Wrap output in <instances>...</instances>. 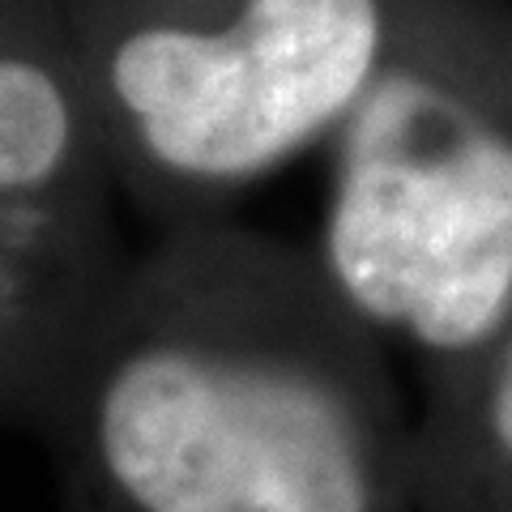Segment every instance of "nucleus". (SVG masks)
Returning <instances> with one entry per match:
<instances>
[{
  "label": "nucleus",
  "mask_w": 512,
  "mask_h": 512,
  "mask_svg": "<svg viewBox=\"0 0 512 512\" xmlns=\"http://www.w3.org/2000/svg\"><path fill=\"white\" fill-rule=\"evenodd\" d=\"M64 47L124 214L231 218L325 146L384 47V0H60Z\"/></svg>",
  "instance_id": "7ed1b4c3"
},
{
  "label": "nucleus",
  "mask_w": 512,
  "mask_h": 512,
  "mask_svg": "<svg viewBox=\"0 0 512 512\" xmlns=\"http://www.w3.org/2000/svg\"><path fill=\"white\" fill-rule=\"evenodd\" d=\"M414 512H512V312L483 350L423 376Z\"/></svg>",
  "instance_id": "39448f33"
},
{
  "label": "nucleus",
  "mask_w": 512,
  "mask_h": 512,
  "mask_svg": "<svg viewBox=\"0 0 512 512\" xmlns=\"http://www.w3.org/2000/svg\"><path fill=\"white\" fill-rule=\"evenodd\" d=\"M30 440L52 512H414V406L312 244L231 218L150 231Z\"/></svg>",
  "instance_id": "f257e3e1"
},
{
  "label": "nucleus",
  "mask_w": 512,
  "mask_h": 512,
  "mask_svg": "<svg viewBox=\"0 0 512 512\" xmlns=\"http://www.w3.org/2000/svg\"><path fill=\"white\" fill-rule=\"evenodd\" d=\"M128 252L60 0H0V431L30 436Z\"/></svg>",
  "instance_id": "20e7f679"
},
{
  "label": "nucleus",
  "mask_w": 512,
  "mask_h": 512,
  "mask_svg": "<svg viewBox=\"0 0 512 512\" xmlns=\"http://www.w3.org/2000/svg\"><path fill=\"white\" fill-rule=\"evenodd\" d=\"M312 244L350 312L423 372L512 312V0H384V47L325 141Z\"/></svg>",
  "instance_id": "f03ea898"
}]
</instances>
